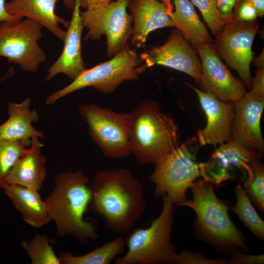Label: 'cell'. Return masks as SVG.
<instances>
[{"label":"cell","mask_w":264,"mask_h":264,"mask_svg":"<svg viewBox=\"0 0 264 264\" xmlns=\"http://www.w3.org/2000/svg\"><path fill=\"white\" fill-rule=\"evenodd\" d=\"M90 189L88 210L117 235L125 236L133 229L146 209L144 186L128 169L97 172Z\"/></svg>","instance_id":"obj_1"},{"label":"cell","mask_w":264,"mask_h":264,"mask_svg":"<svg viewBox=\"0 0 264 264\" xmlns=\"http://www.w3.org/2000/svg\"><path fill=\"white\" fill-rule=\"evenodd\" d=\"M89 182L81 170L55 175L53 189L44 201L59 237H71L82 243L99 238L96 221L85 216L91 197Z\"/></svg>","instance_id":"obj_2"},{"label":"cell","mask_w":264,"mask_h":264,"mask_svg":"<svg viewBox=\"0 0 264 264\" xmlns=\"http://www.w3.org/2000/svg\"><path fill=\"white\" fill-rule=\"evenodd\" d=\"M131 113L132 154L139 165L154 164L179 146L175 120L155 102L144 100Z\"/></svg>","instance_id":"obj_3"},{"label":"cell","mask_w":264,"mask_h":264,"mask_svg":"<svg viewBox=\"0 0 264 264\" xmlns=\"http://www.w3.org/2000/svg\"><path fill=\"white\" fill-rule=\"evenodd\" d=\"M160 215L147 228L134 227L124 238L128 250L114 260L115 264H174L176 253L171 242L175 204L167 195L161 197Z\"/></svg>","instance_id":"obj_4"},{"label":"cell","mask_w":264,"mask_h":264,"mask_svg":"<svg viewBox=\"0 0 264 264\" xmlns=\"http://www.w3.org/2000/svg\"><path fill=\"white\" fill-rule=\"evenodd\" d=\"M191 189L192 199L181 206L195 211V226L199 235L221 247H238L246 250L244 236L229 217L226 202L215 194L214 185L203 179H197Z\"/></svg>","instance_id":"obj_5"},{"label":"cell","mask_w":264,"mask_h":264,"mask_svg":"<svg viewBox=\"0 0 264 264\" xmlns=\"http://www.w3.org/2000/svg\"><path fill=\"white\" fill-rule=\"evenodd\" d=\"M147 67L140 56L129 47L108 61L86 68L69 84L48 96L45 103L52 105L61 98L88 87L104 93L113 92L123 82L138 79Z\"/></svg>","instance_id":"obj_6"},{"label":"cell","mask_w":264,"mask_h":264,"mask_svg":"<svg viewBox=\"0 0 264 264\" xmlns=\"http://www.w3.org/2000/svg\"><path fill=\"white\" fill-rule=\"evenodd\" d=\"M195 142L192 140L179 145L154 164L150 180L154 185L155 198L167 195L177 206L187 200V191L200 176Z\"/></svg>","instance_id":"obj_7"},{"label":"cell","mask_w":264,"mask_h":264,"mask_svg":"<svg viewBox=\"0 0 264 264\" xmlns=\"http://www.w3.org/2000/svg\"><path fill=\"white\" fill-rule=\"evenodd\" d=\"M78 111L105 156L120 159L132 154L131 112H116L95 103L82 104Z\"/></svg>","instance_id":"obj_8"},{"label":"cell","mask_w":264,"mask_h":264,"mask_svg":"<svg viewBox=\"0 0 264 264\" xmlns=\"http://www.w3.org/2000/svg\"><path fill=\"white\" fill-rule=\"evenodd\" d=\"M129 0H116L101 7L81 11V18L88 30L85 40L107 37V55L112 58L129 48L133 23L127 12Z\"/></svg>","instance_id":"obj_9"},{"label":"cell","mask_w":264,"mask_h":264,"mask_svg":"<svg viewBox=\"0 0 264 264\" xmlns=\"http://www.w3.org/2000/svg\"><path fill=\"white\" fill-rule=\"evenodd\" d=\"M43 26L25 18L17 22L0 24V57L20 66L23 71L36 72L47 56L40 47Z\"/></svg>","instance_id":"obj_10"},{"label":"cell","mask_w":264,"mask_h":264,"mask_svg":"<svg viewBox=\"0 0 264 264\" xmlns=\"http://www.w3.org/2000/svg\"><path fill=\"white\" fill-rule=\"evenodd\" d=\"M262 157V153L232 140L219 145L206 162L199 163L200 176L214 186L239 177L244 188L252 179L255 164Z\"/></svg>","instance_id":"obj_11"},{"label":"cell","mask_w":264,"mask_h":264,"mask_svg":"<svg viewBox=\"0 0 264 264\" xmlns=\"http://www.w3.org/2000/svg\"><path fill=\"white\" fill-rule=\"evenodd\" d=\"M259 29L258 22L232 19L217 34L214 45L219 55L239 75L244 85L251 88L250 64L254 59L252 44Z\"/></svg>","instance_id":"obj_12"},{"label":"cell","mask_w":264,"mask_h":264,"mask_svg":"<svg viewBox=\"0 0 264 264\" xmlns=\"http://www.w3.org/2000/svg\"><path fill=\"white\" fill-rule=\"evenodd\" d=\"M264 108V86L252 84L234 103L232 140L260 152L264 150L261 119Z\"/></svg>","instance_id":"obj_13"},{"label":"cell","mask_w":264,"mask_h":264,"mask_svg":"<svg viewBox=\"0 0 264 264\" xmlns=\"http://www.w3.org/2000/svg\"><path fill=\"white\" fill-rule=\"evenodd\" d=\"M196 47L201 61L200 84L204 91L225 102L235 103L240 99L246 91L245 87L232 75L212 43L201 44Z\"/></svg>","instance_id":"obj_14"},{"label":"cell","mask_w":264,"mask_h":264,"mask_svg":"<svg viewBox=\"0 0 264 264\" xmlns=\"http://www.w3.org/2000/svg\"><path fill=\"white\" fill-rule=\"evenodd\" d=\"M140 57L147 67L167 66L184 72L200 83L201 65L196 52L176 29L171 33L162 45L143 52Z\"/></svg>","instance_id":"obj_15"},{"label":"cell","mask_w":264,"mask_h":264,"mask_svg":"<svg viewBox=\"0 0 264 264\" xmlns=\"http://www.w3.org/2000/svg\"><path fill=\"white\" fill-rule=\"evenodd\" d=\"M206 115V126L198 132L200 145L216 146L232 140L234 103L223 101L211 93L192 86Z\"/></svg>","instance_id":"obj_16"},{"label":"cell","mask_w":264,"mask_h":264,"mask_svg":"<svg viewBox=\"0 0 264 264\" xmlns=\"http://www.w3.org/2000/svg\"><path fill=\"white\" fill-rule=\"evenodd\" d=\"M72 10L62 52L49 67L46 81H49L60 73L73 80L86 69L81 51V38L84 26L81 18L80 0H75Z\"/></svg>","instance_id":"obj_17"},{"label":"cell","mask_w":264,"mask_h":264,"mask_svg":"<svg viewBox=\"0 0 264 264\" xmlns=\"http://www.w3.org/2000/svg\"><path fill=\"white\" fill-rule=\"evenodd\" d=\"M128 8L132 19V45L143 47L150 33L158 29L174 27L165 5L158 0H129Z\"/></svg>","instance_id":"obj_18"},{"label":"cell","mask_w":264,"mask_h":264,"mask_svg":"<svg viewBox=\"0 0 264 264\" xmlns=\"http://www.w3.org/2000/svg\"><path fill=\"white\" fill-rule=\"evenodd\" d=\"M38 136L28 147L7 176L4 183L40 191L47 176L46 160L42 152L44 144Z\"/></svg>","instance_id":"obj_19"},{"label":"cell","mask_w":264,"mask_h":264,"mask_svg":"<svg viewBox=\"0 0 264 264\" xmlns=\"http://www.w3.org/2000/svg\"><path fill=\"white\" fill-rule=\"evenodd\" d=\"M59 0H12L5 3L10 15L22 19L29 18L40 23L56 37L64 42L66 31L60 24L68 28L69 22L57 16L55 8Z\"/></svg>","instance_id":"obj_20"},{"label":"cell","mask_w":264,"mask_h":264,"mask_svg":"<svg viewBox=\"0 0 264 264\" xmlns=\"http://www.w3.org/2000/svg\"><path fill=\"white\" fill-rule=\"evenodd\" d=\"M31 99L27 97L22 102H11L8 107V118L0 125V140H22L31 142L34 136L44 138V133L32 125L39 119L35 110H30Z\"/></svg>","instance_id":"obj_21"},{"label":"cell","mask_w":264,"mask_h":264,"mask_svg":"<svg viewBox=\"0 0 264 264\" xmlns=\"http://www.w3.org/2000/svg\"><path fill=\"white\" fill-rule=\"evenodd\" d=\"M21 214L24 221L32 227H42L51 221L44 200L39 191L15 184L4 183L1 187Z\"/></svg>","instance_id":"obj_22"},{"label":"cell","mask_w":264,"mask_h":264,"mask_svg":"<svg viewBox=\"0 0 264 264\" xmlns=\"http://www.w3.org/2000/svg\"><path fill=\"white\" fill-rule=\"evenodd\" d=\"M175 10L170 16L174 27L196 46L213 40L190 0H174Z\"/></svg>","instance_id":"obj_23"},{"label":"cell","mask_w":264,"mask_h":264,"mask_svg":"<svg viewBox=\"0 0 264 264\" xmlns=\"http://www.w3.org/2000/svg\"><path fill=\"white\" fill-rule=\"evenodd\" d=\"M125 244L124 238L117 237L83 255L62 252L59 258L63 264H109L124 253Z\"/></svg>","instance_id":"obj_24"},{"label":"cell","mask_w":264,"mask_h":264,"mask_svg":"<svg viewBox=\"0 0 264 264\" xmlns=\"http://www.w3.org/2000/svg\"><path fill=\"white\" fill-rule=\"evenodd\" d=\"M237 202L230 208L253 234L258 239L264 238V222L253 206L243 187L238 184L235 187Z\"/></svg>","instance_id":"obj_25"},{"label":"cell","mask_w":264,"mask_h":264,"mask_svg":"<svg viewBox=\"0 0 264 264\" xmlns=\"http://www.w3.org/2000/svg\"><path fill=\"white\" fill-rule=\"evenodd\" d=\"M21 246L32 264H61L52 242L45 234L37 233L30 240H22Z\"/></svg>","instance_id":"obj_26"},{"label":"cell","mask_w":264,"mask_h":264,"mask_svg":"<svg viewBox=\"0 0 264 264\" xmlns=\"http://www.w3.org/2000/svg\"><path fill=\"white\" fill-rule=\"evenodd\" d=\"M30 144L22 140H0V188L10 170Z\"/></svg>","instance_id":"obj_27"},{"label":"cell","mask_w":264,"mask_h":264,"mask_svg":"<svg viewBox=\"0 0 264 264\" xmlns=\"http://www.w3.org/2000/svg\"><path fill=\"white\" fill-rule=\"evenodd\" d=\"M249 198L261 212L264 211V168L261 161L253 168V177L249 184L243 188Z\"/></svg>","instance_id":"obj_28"},{"label":"cell","mask_w":264,"mask_h":264,"mask_svg":"<svg viewBox=\"0 0 264 264\" xmlns=\"http://www.w3.org/2000/svg\"><path fill=\"white\" fill-rule=\"evenodd\" d=\"M200 11L204 21L212 33L216 35L221 30L224 22L217 9L216 0H190Z\"/></svg>","instance_id":"obj_29"},{"label":"cell","mask_w":264,"mask_h":264,"mask_svg":"<svg viewBox=\"0 0 264 264\" xmlns=\"http://www.w3.org/2000/svg\"><path fill=\"white\" fill-rule=\"evenodd\" d=\"M226 258L217 259L208 258L200 252H193L183 250L176 253L173 257V263L177 264H225L228 263Z\"/></svg>","instance_id":"obj_30"},{"label":"cell","mask_w":264,"mask_h":264,"mask_svg":"<svg viewBox=\"0 0 264 264\" xmlns=\"http://www.w3.org/2000/svg\"><path fill=\"white\" fill-rule=\"evenodd\" d=\"M237 4L235 14H233L232 19L242 22H253L258 17L254 8L244 0L239 1Z\"/></svg>","instance_id":"obj_31"},{"label":"cell","mask_w":264,"mask_h":264,"mask_svg":"<svg viewBox=\"0 0 264 264\" xmlns=\"http://www.w3.org/2000/svg\"><path fill=\"white\" fill-rule=\"evenodd\" d=\"M231 264H262L264 263V255H248L235 251L228 260Z\"/></svg>","instance_id":"obj_32"},{"label":"cell","mask_w":264,"mask_h":264,"mask_svg":"<svg viewBox=\"0 0 264 264\" xmlns=\"http://www.w3.org/2000/svg\"><path fill=\"white\" fill-rule=\"evenodd\" d=\"M239 0H216L220 16L224 23L232 19L233 10Z\"/></svg>","instance_id":"obj_33"},{"label":"cell","mask_w":264,"mask_h":264,"mask_svg":"<svg viewBox=\"0 0 264 264\" xmlns=\"http://www.w3.org/2000/svg\"><path fill=\"white\" fill-rule=\"evenodd\" d=\"M5 3V0H0V22H17L21 21L22 18L12 16L7 12Z\"/></svg>","instance_id":"obj_34"},{"label":"cell","mask_w":264,"mask_h":264,"mask_svg":"<svg viewBox=\"0 0 264 264\" xmlns=\"http://www.w3.org/2000/svg\"><path fill=\"white\" fill-rule=\"evenodd\" d=\"M112 0H80L81 8L84 10L88 9L105 6Z\"/></svg>","instance_id":"obj_35"},{"label":"cell","mask_w":264,"mask_h":264,"mask_svg":"<svg viewBox=\"0 0 264 264\" xmlns=\"http://www.w3.org/2000/svg\"><path fill=\"white\" fill-rule=\"evenodd\" d=\"M256 10L258 16L262 17L264 15V0H244Z\"/></svg>","instance_id":"obj_36"},{"label":"cell","mask_w":264,"mask_h":264,"mask_svg":"<svg viewBox=\"0 0 264 264\" xmlns=\"http://www.w3.org/2000/svg\"><path fill=\"white\" fill-rule=\"evenodd\" d=\"M264 49L263 52L254 59V65L257 66V67H264Z\"/></svg>","instance_id":"obj_37"},{"label":"cell","mask_w":264,"mask_h":264,"mask_svg":"<svg viewBox=\"0 0 264 264\" xmlns=\"http://www.w3.org/2000/svg\"><path fill=\"white\" fill-rule=\"evenodd\" d=\"M162 2L166 6L168 15L170 16L174 11V6L172 0H158Z\"/></svg>","instance_id":"obj_38"},{"label":"cell","mask_w":264,"mask_h":264,"mask_svg":"<svg viewBox=\"0 0 264 264\" xmlns=\"http://www.w3.org/2000/svg\"><path fill=\"white\" fill-rule=\"evenodd\" d=\"M76 0H63L65 6L69 9H72L74 6Z\"/></svg>","instance_id":"obj_39"}]
</instances>
